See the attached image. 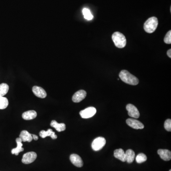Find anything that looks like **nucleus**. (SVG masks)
<instances>
[{
  "label": "nucleus",
  "mask_w": 171,
  "mask_h": 171,
  "mask_svg": "<svg viewBox=\"0 0 171 171\" xmlns=\"http://www.w3.org/2000/svg\"><path fill=\"white\" fill-rule=\"evenodd\" d=\"M97 112V110L94 107H88L80 112V116L83 119H89L95 115Z\"/></svg>",
  "instance_id": "5"
},
{
  "label": "nucleus",
  "mask_w": 171,
  "mask_h": 171,
  "mask_svg": "<svg viewBox=\"0 0 171 171\" xmlns=\"http://www.w3.org/2000/svg\"><path fill=\"white\" fill-rule=\"evenodd\" d=\"M105 143L106 141L105 138L103 137H98L93 141L91 145L92 148L93 150L98 151L102 149L105 145Z\"/></svg>",
  "instance_id": "4"
},
{
  "label": "nucleus",
  "mask_w": 171,
  "mask_h": 171,
  "mask_svg": "<svg viewBox=\"0 0 171 171\" xmlns=\"http://www.w3.org/2000/svg\"><path fill=\"white\" fill-rule=\"evenodd\" d=\"M158 25V19L155 17L149 18L144 23V29L146 32L152 34L156 30Z\"/></svg>",
  "instance_id": "2"
},
{
  "label": "nucleus",
  "mask_w": 171,
  "mask_h": 171,
  "mask_svg": "<svg viewBox=\"0 0 171 171\" xmlns=\"http://www.w3.org/2000/svg\"><path fill=\"white\" fill-rule=\"evenodd\" d=\"M126 124L132 128L135 129H142L144 128V125L139 121L135 119H128L126 121Z\"/></svg>",
  "instance_id": "8"
},
{
  "label": "nucleus",
  "mask_w": 171,
  "mask_h": 171,
  "mask_svg": "<svg viewBox=\"0 0 171 171\" xmlns=\"http://www.w3.org/2000/svg\"><path fill=\"white\" fill-rule=\"evenodd\" d=\"M20 138L22 140V142H30L32 141L33 138L32 135L28 132L26 130H23L20 135Z\"/></svg>",
  "instance_id": "16"
},
{
  "label": "nucleus",
  "mask_w": 171,
  "mask_h": 171,
  "mask_svg": "<svg viewBox=\"0 0 171 171\" xmlns=\"http://www.w3.org/2000/svg\"><path fill=\"white\" fill-rule=\"evenodd\" d=\"M114 155L115 157L122 162H125L126 161V153L122 149L119 148L115 150Z\"/></svg>",
  "instance_id": "13"
},
{
  "label": "nucleus",
  "mask_w": 171,
  "mask_h": 171,
  "mask_svg": "<svg viewBox=\"0 0 171 171\" xmlns=\"http://www.w3.org/2000/svg\"><path fill=\"white\" fill-rule=\"evenodd\" d=\"M32 91L34 95L40 98H45L47 96V93L42 87L38 86H34L32 87Z\"/></svg>",
  "instance_id": "11"
},
{
  "label": "nucleus",
  "mask_w": 171,
  "mask_h": 171,
  "mask_svg": "<svg viewBox=\"0 0 171 171\" xmlns=\"http://www.w3.org/2000/svg\"><path fill=\"white\" fill-rule=\"evenodd\" d=\"M87 92L84 90H80L76 92L72 97V101L75 103H79L85 99L86 97Z\"/></svg>",
  "instance_id": "9"
},
{
  "label": "nucleus",
  "mask_w": 171,
  "mask_h": 171,
  "mask_svg": "<svg viewBox=\"0 0 171 171\" xmlns=\"http://www.w3.org/2000/svg\"><path fill=\"white\" fill-rule=\"evenodd\" d=\"M136 161L138 164H141L147 160V156L143 153H140L137 155L136 158Z\"/></svg>",
  "instance_id": "23"
},
{
  "label": "nucleus",
  "mask_w": 171,
  "mask_h": 171,
  "mask_svg": "<svg viewBox=\"0 0 171 171\" xmlns=\"http://www.w3.org/2000/svg\"><path fill=\"white\" fill-rule=\"evenodd\" d=\"M40 137L41 138H45L47 137H51L52 139H56L57 138V136L55 134V133L51 129H48L46 131L44 130H41L40 132Z\"/></svg>",
  "instance_id": "14"
},
{
  "label": "nucleus",
  "mask_w": 171,
  "mask_h": 171,
  "mask_svg": "<svg viewBox=\"0 0 171 171\" xmlns=\"http://www.w3.org/2000/svg\"><path fill=\"white\" fill-rule=\"evenodd\" d=\"M164 42L166 44H170L171 43V30H169L164 38Z\"/></svg>",
  "instance_id": "24"
},
{
  "label": "nucleus",
  "mask_w": 171,
  "mask_h": 171,
  "mask_svg": "<svg viewBox=\"0 0 171 171\" xmlns=\"http://www.w3.org/2000/svg\"><path fill=\"white\" fill-rule=\"evenodd\" d=\"M126 109L128 111V114L129 116L135 119L139 118L140 116V113L135 105L129 104L126 105Z\"/></svg>",
  "instance_id": "7"
},
{
  "label": "nucleus",
  "mask_w": 171,
  "mask_h": 171,
  "mask_svg": "<svg viewBox=\"0 0 171 171\" xmlns=\"http://www.w3.org/2000/svg\"><path fill=\"white\" fill-rule=\"evenodd\" d=\"M16 143L17 144V148L12 149V154H14L16 155H18L20 152H23L24 151V148H23V144H22V140L19 137L16 138Z\"/></svg>",
  "instance_id": "15"
},
{
  "label": "nucleus",
  "mask_w": 171,
  "mask_h": 171,
  "mask_svg": "<svg viewBox=\"0 0 171 171\" xmlns=\"http://www.w3.org/2000/svg\"><path fill=\"white\" fill-rule=\"evenodd\" d=\"M167 55H168V57L171 58V49H169L167 52Z\"/></svg>",
  "instance_id": "26"
},
{
  "label": "nucleus",
  "mask_w": 171,
  "mask_h": 171,
  "mask_svg": "<svg viewBox=\"0 0 171 171\" xmlns=\"http://www.w3.org/2000/svg\"><path fill=\"white\" fill-rule=\"evenodd\" d=\"M84 18L87 20H91L93 18V16L91 13V11L87 8H84L82 10Z\"/></svg>",
  "instance_id": "22"
},
{
  "label": "nucleus",
  "mask_w": 171,
  "mask_h": 171,
  "mask_svg": "<svg viewBox=\"0 0 171 171\" xmlns=\"http://www.w3.org/2000/svg\"><path fill=\"white\" fill-rule=\"evenodd\" d=\"M112 39L116 47L122 48L126 44V40L124 34L119 32H114L112 36Z\"/></svg>",
  "instance_id": "3"
},
{
  "label": "nucleus",
  "mask_w": 171,
  "mask_h": 171,
  "mask_svg": "<svg viewBox=\"0 0 171 171\" xmlns=\"http://www.w3.org/2000/svg\"><path fill=\"white\" fill-rule=\"evenodd\" d=\"M70 161L73 165L78 167L83 166V162L82 159L77 154H72L70 156Z\"/></svg>",
  "instance_id": "10"
},
{
  "label": "nucleus",
  "mask_w": 171,
  "mask_h": 171,
  "mask_svg": "<svg viewBox=\"0 0 171 171\" xmlns=\"http://www.w3.org/2000/svg\"><path fill=\"white\" fill-rule=\"evenodd\" d=\"M126 153V161L130 164L134 161L135 158V153L133 150L131 149L127 150Z\"/></svg>",
  "instance_id": "19"
},
{
  "label": "nucleus",
  "mask_w": 171,
  "mask_h": 171,
  "mask_svg": "<svg viewBox=\"0 0 171 171\" xmlns=\"http://www.w3.org/2000/svg\"><path fill=\"white\" fill-rule=\"evenodd\" d=\"M169 171H171V170H169Z\"/></svg>",
  "instance_id": "28"
},
{
  "label": "nucleus",
  "mask_w": 171,
  "mask_h": 171,
  "mask_svg": "<svg viewBox=\"0 0 171 171\" xmlns=\"http://www.w3.org/2000/svg\"><path fill=\"white\" fill-rule=\"evenodd\" d=\"M9 105V101L6 98L0 96V109H5Z\"/></svg>",
  "instance_id": "20"
},
{
  "label": "nucleus",
  "mask_w": 171,
  "mask_h": 171,
  "mask_svg": "<svg viewBox=\"0 0 171 171\" xmlns=\"http://www.w3.org/2000/svg\"><path fill=\"white\" fill-rule=\"evenodd\" d=\"M37 116V114L35 111L29 110V111L24 112L22 115V117L24 120H29L34 119Z\"/></svg>",
  "instance_id": "17"
},
{
  "label": "nucleus",
  "mask_w": 171,
  "mask_h": 171,
  "mask_svg": "<svg viewBox=\"0 0 171 171\" xmlns=\"http://www.w3.org/2000/svg\"><path fill=\"white\" fill-rule=\"evenodd\" d=\"M37 156V155L35 152H28L23 155L22 162L24 164H31L35 160Z\"/></svg>",
  "instance_id": "6"
},
{
  "label": "nucleus",
  "mask_w": 171,
  "mask_h": 171,
  "mask_svg": "<svg viewBox=\"0 0 171 171\" xmlns=\"http://www.w3.org/2000/svg\"><path fill=\"white\" fill-rule=\"evenodd\" d=\"M157 153L160 156L161 158L166 161H170L171 159V152L167 149H159Z\"/></svg>",
  "instance_id": "12"
},
{
  "label": "nucleus",
  "mask_w": 171,
  "mask_h": 171,
  "mask_svg": "<svg viewBox=\"0 0 171 171\" xmlns=\"http://www.w3.org/2000/svg\"><path fill=\"white\" fill-rule=\"evenodd\" d=\"M32 135V138H33V139L35 140H38V136H36L35 135H34V134H31Z\"/></svg>",
  "instance_id": "27"
},
{
  "label": "nucleus",
  "mask_w": 171,
  "mask_h": 171,
  "mask_svg": "<svg viewBox=\"0 0 171 171\" xmlns=\"http://www.w3.org/2000/svg\"><path fill=\"white\" fill-rule=\"evenodd\" d=\"M51 126L52 127H54L56 129L57 131L60 132L63 131L66 129V125L64 123H58L56 121L52 120L51 122Z\"/></svg>",
  "instance_id": "18"
},
{
  "label": "nucleus",
  "mask_w": 171,
  "mask_h": 171,
  "mask_svg": "<svg viewBox=\"0 0 171 171\" xmlns=\"http://www.w3.org/2000/svg\"><path fill=\"white\" fill-rule=\"evenodd\" d=\"M9 87L6 83L0 84V96H4L9 91Z\"/></svg>",
  "instance_id": "21"
},
{
  "label": "nucleus",
  "mask_w": 171,
  "mask_h": 171,
  "mask_svg": "<svg viewBox=\"0 0 171 171\" xmlns=\"http://www.w3.org/2000/svg\"><path fill=\"white\" fill-rule=\"evenodd\" d=\"M119 76L121 80L126 84L135 86L139 83V80L135 76L129 73L127 70H122L120 72Z\"/></svg>",
  "instance_id": "1"
},
{
  "label": "nucleus",
  "mask_w": 171,
  "mask_h": 171,
  "mask_svg": "<svg viewBox=\"0 0 171 171\" xmlns=\"http://www.w3.org/2000/svg\"><path fill=\"white\" fill-rule=\"evenodd\" d=\"M164 127L167 131H171V120L170 119H168L165 122Z\"/></svg>",
  "instance_id": "25"
}]
</instances>
